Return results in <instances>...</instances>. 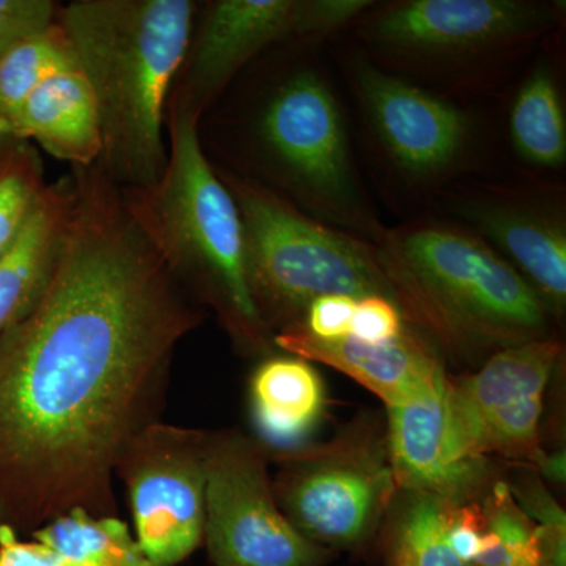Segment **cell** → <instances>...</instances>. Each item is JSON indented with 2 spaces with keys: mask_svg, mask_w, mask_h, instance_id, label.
<instances>
[{
  "mask_svg": "<svg viewBox=\"0 0 566 566\" xmlns=\"http://www.w3.org/2000/svg\"><path fill=\"white\" fill-rule=\"evenodd\" d=\"M39 300L0 334V526L117 516L115 465L159 422L175 352L203 315L98 166L73 169Z\"/></svg>",
  "mask_w": 566,
  "mask_h": 566,
  "instance_id": "obj_1",
  "label": "cell"
},
{
  "mask_svg": "<svg viewBox=\"0 0 566 566\" xmlns=\"http://www.w3.org/2000/svg\"><path fill=\"white\" fill-rule=\"evenodd\" d=\"M199 3L76 0L55 21L84 71L102 115L96 166L122 189L150 186L167 164V106Z\"/></svg>",
  "mask_w": 566,
  "mask_h": 566,
  "instance_id": "obj_2",
  "label": "cell"
},
{
  "mask_svg": "<svg viewBox=\"0 0 566 566\" xmlns=\"http://www.w3.org/2000/svg\"><path fill=\"white\" fill-rule=\"evenodd\" d=\"M376 252L403 318L450 352L475 356L547 338V305L531 282L465 227L382 229Z\"/></svg>",
  "mask_w": 566,
  "mask_h": 566,
  "instance_id": "obj_3",
  "label": "cell"
},
{
  "mask_svg": "<svg viewBox=\"0 0 566 566\" xmlns=\"http://www.w3.org/2000/svg\"><path fill=\"white\" fill-rule=\"evenodd\" d=\"M200 118L167 107V164L145 188L122 189L126 210L159 259L211 304L230 333L260 346L266 329L245 273L243 223L218 169L205 155Z\"/></svg>",
  "mask_w": 566,
  "mask_h": 566,
  "instance_id": "obj_4",
  "label": "cell"
},
{
  "mask_svg": "<svg viewBox=\"0 0 566 566\" xmlns=\"http://www.w3.org/2000/svg\"><path fill=\"white\" fill-rule=\"evenodd\" d=\"M218 174L240 211L245 273L264 326L303 322L308 305L327 294L397 305L371 241L316 221L251 177Z\"/></svg>",
  "mask_w": 566,
  "mask_h": 566,
  "instance_id": "obj_5",
  "label": "cell"
},
{
  "mask_svg": "<svg viewBox=\"0 0 566 566\" xmlns=\"http://www.w3.org/2000/svg\"><path fill=\"white\" fill-rule=\"evenodd\" d=\"M251 139L273 191L316 221L376 243L382 227L357 180L340 104L318 70L296 66L268 88Z\"/></svg>",
  "mask_w": 566,
  "mask_h": 566,
  "instance_id": "obj_6",
  "label": "cell"
},
{
  "mask_svg": "<svg viewBox=\"0 0 566 566\" xmlns=\"http://www.w3.org/2000/svg\"><path fill=\"white\" fill-rule=\"evenodd\" d=\"M368 0H214L197 11L169 106L202 117L241 70L273 44L322 39L357 20Z\"/></svg>",
  "mask_w": 566,
  "mask_h": 566,
  "instance_id": "obj_7",
  "label": "cell"
},
{
  "mask_svg": "<svg viewBox=\"0 0 566 566\" xmlns=\"http://www.w3.org/2000/svg\"><path fill=\"white\" fill-rule=\"evenodd\" d=\"M360 39L395 65H472L526 44L549 28L554 9L526 0H403L360 14Z\"/></svg>",
  "mask_w": 566,
  "mask_h": 566,
  "instance_id": "obj_8",
  "label": "cell"
},
{
  "mask_svg": "<svg viewBox=\"0 0 566 566\" xmlns=\"http://www.w3.org/2000/svg\"><path fill=\"white\" fill-rule=\"evenodd\" d=\"M279 461L275 501L286 520L318 546L364 542L397 490L387 442L365 431L286 453Z\"/></svg>",
  "mask_w": 566,
  "mask_h": 566,
  "instance_id": "obj_9",
  "label": "cell"
},
{
  "mask_svg": "<svg viewBox=\"0 0 566 566\" xmlns=\"http://www.w3.org/2000/svg\"><path fill=\"white\" fill-rule=\"evenodd\" d=\"M203 542L216 566H319L322 546L283 515L266 457L241 434L208 436Z\"/></svg>",
  "mask_w": 566,
  "mask_h": 566,
  "instance_id": "obj_10",
  "label": "cell"
},
{
  "mask_svg": "<svg viewBox=\"0 0 566 566\" xmlns=\"http://www.w3.org/2000/svg\"><path fill=\"white\" fill-rule=\"evenodd\" d=\"M208 436L159 420L125 447L115 465L137 543L153 566L181 564L202 545Z\"/></svg>",
  "mask_w": 566,
  "mask_h": 566,
  "instance_id": "obj_11",
  "label": "cell"
},
{
  "mask_svg": "<svg viewBox=\"0 0 566 566\" xmlns=\"http://www.w3.org/2000/svg\"><path fill=\"white\" fill-rule=\"evenodd\" d=\"M560 353L553 338L509 346L491 354L476 374L449 381L447 423L461 457L542 460L543 400Z\"/></svg>",
  "mask_w": 566,
  "mask_h": 566,
  "instance_id": "obj_12",
  "label": "cell"
},
{
  "mask_svg": "<svg viewBox=\"0 0 566 566\" xmlns=\"http://www.w3.org/2000/svg\"><path fill=\"white\" fill-rule=\"evenodd\" d=\"M353 84L368 128L405 178L433 185L460 167L472 139L464 111L367 61L354 62Z\"/></svg>",
  "mask_w": 566,
  "mask_h": 566,
  "instance_id": "obj_13",
  "label": "cell"
},
{
  "mask_svg": "<svg viewBox=\"0 0 566 566\" xmlns=\"http://www.w3.org/2000/svg\"><path fill=\"white\" fill-rule=\"evenodd\" d=\"M452 210L509 256L546 305L566 301V218L560 196L526 189H479L453 196Z\"/></svg>",
  "mask_w": 566,
  "mask_h": 566,
  "instance_id": "obj_14",
  "label": "cell"
},
{
  "mask_svg": "<svg viewBox=\"0 0 566 566\" xmlns=\"http://www.w3.org/2000/svg\"><path fill=\"white\" fill-rule=\"evenodd\" d=\"M447 387L449 381L409 403L387 408V453L395 486L468 505L485 491L490 468L486 460L458 453L447 423Z\"/></svg>",
  "mask_w": 566,
  "mask_h": 566,
  "instance_id": "obj_15",
  "label": "cell"
},
{
  "mask_svg": "<svg viewBox=\"0 0 566 566\" xmlns=\"http://www.w3.org/2000/svg\"><path fill=\"white\" fill-rule=\"evenodd\" d=\"M274 344L304 360H316L348 375L389 406L405 405L449 381L442 364L415 335L370 345L352 335L333 340L314 337L303 327H283Z\"/></svg>",
  "mask_w": 566,
  "mask_h": 566,
  "instance_id": "obj_16",
  "label": "cell"
},
{
  "mask_svg": "<svg viewBox=\"0 0 566 566\" xmlns=\"http://www.w3.org/2000/svg\"><path fill=\"white\" fill-rule=\"evenodd\" d=\"M0 137L36 144L73 169L99 161L102 115L91 82L74 59L41 82Z\"/></svg>",
  "mask_w": 566,
  "mask_h": 566,
  "instance_id": "obj_17",
  "label": "cell"
},
{
  "mask_svg": "<svg viewBox=\"0 0 566 566\" xmlns=\"http://www.w3.org/2000/svg\"><path fill=\"white\" fill-rule=\"evenodd\" d=\"M74 193L73 174L50 182L21 233L0 259V334L28 314L50 281Z\"/></svg>",
  "mask_w": 566,
  "mask_h": 566,
  "instance_id": "obj_18",
  "label": "cell"
},
{
  "mask_svg": "<svg viewBox=\"0 0 566 566\" xmlns=\"http://www.w3.org/2000/svg\"><path fill=\"white\" fill-rule=\"evenodd\" d=\"M251 405L253 422L264 441L290 449L304 441L318 423L323 382L301 357H271L253 371Z\"/></svg>",
  "mask_w": 566,
  "mask_h": 566,
  "instance_id": "obj_19",
  "label": "cell"
},
{
  "mask_svg": "<svg viewBox=\"0 0 566 566\" xmlns=\"http://www.w3.org/2000/svg\"><path fill=\"white\" fill-rule=\"evenodd\" d=\"M513 145L532 166L556 169L566 159V122L556 80L547 65L528 74L510 115Z\"/></svg>",
  "mask_w": 566,
  "mask_h": 566,
  "instance_id": "obj_20",
  "label": "cell"
},
{
  "mask_svg": "<svg viewBox=\"0 0 566 566\" xmlns=\"http://www.w3.org/2000/svg\"><path fill=\"white\" fill-rule=\"evenodd\" d=\"M32 536L59 551L73 566H153L118 516L98 517L74 510Z\"/></svg>",
  "mask_w": 566,
  "mask_h": 566,
  "instance_id": "obj_21",
  "label": "cell"
},
{
  "mask_svg": "<svg viewBox=\"0 0 566 566\" xmlns=\"http://www.w3.org/2000/svg\"><path fill=\"white\" fill-rule=\"evenodd\" d=\"M73 59L69 39L55 20L7 48L0 55V132L41 82Z\"/></svg>",
  "mask_w": 566,
  "mask_h": 566,
  "instance_id": "obj_22",
  "label": "cell"
},
{
  "mask_svg": "<svg viewBox=\"0 0 566 566\" xmlns=\"http://www.w3.org/2000/svg\"><path fill=\"white\" fill-rule=\"evenodd\" d=\"M453 504L422 493H406L394 520L390 538L392 566H469L453 553L447 538Z\"/></svg>",
  "mask_w": 566,
  "mask_h": 566,
  "instance_id": "obj_23",
  "label": "cell"
},
{
  "mask_svg": "<svg viewBox=\"0 0 566 566\" xmlns=\"http://www.w3.org/2000/svg\"><path fill=\"white\" fill-rule=\"evenodd\" d=\"M48 185L39 148L0 137V259L31 218Z\"/></svg>",
  "mask_w": 566,
  "mask_h": 566,
  "instance_id": "obj_24",
  "label": "cell"
},
{
  "mask_svg": "<svg viewBox=\"0 0 566 566\" xmlns=\"http://www.w3.org/2000/svg\"><path fill=\"white\" fill-rule=\"evenodd\" d=\"M485 517V546L474 566H542L535 523L517 506L504 483H495Z\"/></svg>",
  "mask_w": 566,
  "mask_h": 566,
  "instance_id": "obj_25",
  "label": "cell"
},
{
  "mask_svg": "<svg viewBox=\"0 0 566 566\" xmlns=\"http://www.w3.org/2000/svg\"><path fill=\"white\" fill-rule=\"evenodd\" d=\"M523 501L535 517V538L542 566H565V513L539 486H531L527 494H521Z\"/></svg>",
  "mask_w": 566,
  "mask_h": 566,
  "instance_id": "obj_26",
  "label": "cell"
},
{
  "mask_svg": "<svg viewBox=\"0 0 566 566\" xmlns=\"http://www.w3.org/2000/svg\"><path fill=\"white\" fill-rule=\"evenodd\" d=\"M405 318L400 308L381 296H367L357 301L349 335L364 344H389L405 333Z\"/></svg>",
  "mask_w": 566,
  "mask_h": 566,
  "instance_id": "obj_27",
  "label": "cell"
},
{
  "mask_svg": "<svg viewBox=\"0 0 566 566\" xmlns=\"http://www.w3.org/2000/svg\"><path fill=\"white\" fill-rule=\"evenodd\" d=\"M59 6L52 0H0V55L14 41L54 22Z\"/></svg>",
  "mask_w": 566,
  "mask_h": 566,
  "instance_id": "obj_28",
  "label": "cell"
},
{
  "mask_svg": "<svg viewBox=\"0 0 566 566\" xmlns=\"http://www.w3.org/2000/svg\"><path fill=\"white\" fill-rule=\"evenodd\" d=\"M357 300L345 294H327L316 297L314 303L308 305L303 322L297 326L303 327L314 337L333 340L349 335L352 319ZM293 326V324H292Z\"/></svg>",
  "mask_w": 566,
  "mask_h": 566,
  "instance_id": "obj_29",
  "label": "cell"
},
{
  "mask_svg": "<svg viewBox=\"0 0 566 566\" xmlns=\"http://www.w3.org/2000/svg\"><path fill=\"white\" fill-rule=\"evenodd\" d=\"M485 517L474 504L455 505L450 513L447 538L453 553L465 565L474 566L485 546Z\"/></svg>",
  "mask_w": 566,
  "mask_h": 566,
  "instance_id": "obj_30",
  "label": "cell"
},
{
  "mask_svg": "<svg viewBox=\"0 0 566 566\" xmlns=\"http://www.w3.org/2000/svg\"><path fill=\"white\" fill-rule=\"evenodd\" d=\"M0 566H73L59 551L41 542H22L9 526H0Z\"/></svg>",
  "mask_w": 566,
  "mask_h": 566,
  "instance_id": "obj_31",
  "label": "cell"
},
{
  "mask_svg": "<svg viewBox=\"0 0 566 566\" xmlns=\"http://www.w3.org/2000/svg\"><path fill=\"white\" fill-rule=\"evenodd\" d=\"M556 463L560 464V461L557 460ZM543 464H553V461H547V463H543ZM553 474H556L557 479H560V465H556V469H554Z\"/></svg>",
  "mask_w": 566,
  "mask_h": 566,
  "instance_id": "obj_32",
  "label": "cell"
}]
</instances>
